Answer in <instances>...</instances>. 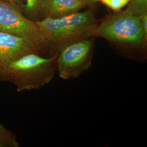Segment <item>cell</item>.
I'll use <instances>...</instances> for the list:
<instances>
[{"label": "cell", "mask_w": 147, "mask_h": 147, "mask_svg": "<svg viewBox=\"0 0 147 147\" xmlns=\"http://www.w3.org/2000/svg\"><path fill=\"white\" fill-rule=\"evenodd\" d=\"M94 37H100L126 51L127 57L139 61L146 58L147 35L140 16L124 10L98 22Z\"/></svg>", "instance_id": "6da1fadb"}, {"label": "cell", "mask_w": 147, "mask_h": 147, "mask_svg": "<svg viewBox=\"0 0 147 147\" xmlns=\"http://www.w3.org/2000/svg\"><path fill=\"white\" fill-rule=\"evenodd\" d=\"M57 53L44 57L30 53L0 66V81H9L20 92L41 88L53 80L57 72Z\"/></svg>", "instance_id": "7a4b0ae2"}, {"label": "cell", "mask_w": 147, "mask_h": 147, "mask_svg": "<svg viewBox=\"0 0 147 147\" xmlns=\"http://www.w3.org/2000/svg\"><path fill=\"white\" fill-rule=\"evenodd\" d=\"M50 49L58 50L76 40L94 37L98 22L91 10L76 11L58 18L47 17L35 21Z\"/></svg>", "instance_id": "3957f363"}, {"label": "cell", "mask_w": 147, "mask_h": 147, "mask_svg": "<svg viewBox=\"0 0 147 147\" xmlns=\"http://www.w3.org/2000/svg\"><path fill=\"white\" fill-rule=\"evenodd\" d=\"M93 37L69 42L58 50L57 72L63 80H72L88 70L92 65Z\"/></svg>", "instance_id": "277c9868"}, {"label": "cell", "mask_w": 147, "mask_h": 147, "mask_svg": "<svg viewBox=\"0 0 147 147\" xmlns=\"http://www.w3.org/2000/svg\"><path fill=\"white\" fill-rule=\"evenodd\" d=\"M0 32L29 39L50 49L36 22L16 5L3 0H0Z\"/></svg>", "instance_id": "5b68a950"}, {"label": "cell", "mask_w": 147, "mask_h": 147, "mask_svg": "<svg viewBox=\"0 0 147 147\" xmlns=\"http://www.w3.org/2000/svg\"><path fill=\"white\" fill-rule=\"evenodd\" d=\"M47 49L29 39L0 32V66L30 53L42 55Z\"/></svg>", "instance_id": "8992f818"}, {"label": "cell", "mask_w": 147, "mask_h": 147, "mask_svg": "<svg viewBox=\"0 0 147 147\" xmlns=\"http://www.w3.org/2000/svg\"><path fill=\"white\" fill-rule=\"evenodd\" d=\"M87 6L80 0H42V19L45 18H58L80 11Z\"/></svg>", "instance_id": "52a82bcc"}, {"label": "cell", "mask_w": 147, "mask_h": 147, "mask_svg": "<svg viewBox=\"0 0 147 147\" xmlns=\"http://www.w3.org/2000/svg\"><path fill=\"white\" fill-rule=\"evenodd\" d=\"M22 12L25 16L33 21L42 19L41 5L42 0H24Z\"/></svg>", "instance_id": "ba28073f"}, {"label": "cell", "mask_w": 147, "mask_h": 147, "mask_svg": "<svg viewBox=\"0 0 147 147\" xmlns=\"http://www.w3.org/2000/svg\"><path fill=\"white\" fill-rule=\"evenodd\" d=\"M18 147L19 143L16 135L0 121V147Z\"/></svg>", "instance_id": "9c48e42d"}, {"label": "cell", "mask_w": 147, "mask_h": 147, "mask_svg": "<svg viewBox=\"0 0 147 147\" xmlns=\"http://www.w3.org/2000/svg\"><path fill=\"white\" fill-rule=\"evenodd\" d=\"M125 10L141 16L147 13V0H131Z\"/></svg>", "instance_id": "30bf717a"}, {"label": "cell", "mask_w": 147, "mask_h": 147, "mask_svg": "<svg viewBox=\"0 0 147 147\" xmlns=\"http://www.w3.org/2000/svg\"><path fill=\"white\" fill-rule=\"evenodd\" d=\"M131 0H95V2H100L114 11H120L128 5Z\"/></svg>", "instance_id": "8fae6325"}, {"label": "cell", "mask_w": 147, "mask_h": 147, "mask_svg": "<svg viewBox=\"0 0 147 147\" xmlns=\"http://www.w3.org/2000/svg\"><path fill=\"white\" fill-rule=\"evenodd\" d=\"M3 1H7L8 2H10L11 3L14 5L22 11L23 7L25 4L24 0H3Z\"/></svg>", "instance_id": "7c38bea8"}, {"label": "cell", "mask_w": 147, "mask_h": 147, "mask_svg": "<svg viewBox=\"0 0 147 147\" xmlns=\"http://www.w3.org/2000/svg\"><path fill=\"white\" fill-rule=\"evenodd\" d=\"M80 1L84 2L86 4H87V5H92L95 3V0H80Z\"/></svg>", "instance_id": "4fadbf2b"}]
</instances>
